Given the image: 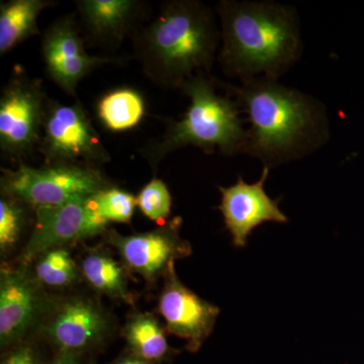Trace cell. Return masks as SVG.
I'll use <instances>...</instances> for the list:
<instances>
[{
    "label": "cell",
    "mask_w": 364,
    "mask_h": 364,
    "mask_svg": "<svg viewBox=\"0 0 364 364\" xmlns=\"http://www.w3.org/2000/svg\"><path fill=\"white\" fill-rule=\"evenodd\" d=\"M228 88L250 124L244 154L265 167L309 156L329 141L327 109L312 95L272 79H251Z\"/></svg>",
    "instance_id": "1"
},
{
    "label": "cell",
    "mask_w": 364,
    "mask_h": 364,
    "mask_svg": "<svg viewBox=\"0 0 364 364\" xmlns=\"http://www.w3.org/2000/svg\"><path fill=\"white\" fill-rule=\"evenodd\" d=\"M219 58L223 71L242 82L279 80L301 58V26L293 6L274 1L222 0Z\"/></svg>",
    "instance_id": "2"
},
{
    "label": "cell",
    "mask_w": 364,
    "mask_h": 364,
    "mask_svg": "<svg viewBox=\"0 0 364 364\" xmlns=\"http://www.w3.org/2000/svg\"><path fill=\"white\" fill-rule=\"evenodd\" d=\"M221 30L210 7L198 0H170L132 38L143 73L164 90H181L198 74H210Z\"/></svg>",
    "instance_id": "3"
},
{
    "label": "cell",
    "mask_w": 364,
    "mask_h": 364,
    "mask_svg": "<svg viewBox=\"0 0 364 364\" xmlns=\"http://www.w3.org/2000/svg\"><path fill=\"white\" fill-rule=\"evenodd\" d=\"M221 82L210 74H198L181 87L189 98L188 111L179 121H170L160 138L141 150L152 168L174 151L193 147L205 154L219 151L225 156L244 154L247 129L241 109L229 88L219 91Z\"/></svg>",
    "instance_id": "4"
},
{
    "label": "cell",
    "mask_w": 364,
    "mask_h": 364,
    "mask_svg": "<svg viewBox=\"0 0 364 364\" xmlns=\"http://www.w3.org/2000/svg\"><path fill=\"white\" fill-rule=\"evenodd\" d=\"M107 186L98 167L78 163H52L36 168L21 162L18 168L1 169L2 193L35 208L88 198Z\"/></svg>",
    "instance_id": "5"
},
{
    "label": "cell",
    "mask_w": 364,
    "mask_h": 364,
    "mask_svg": "<svg viewBox=\"0 0 364 364\" xmlns=\"http://www.w3.org/2000/svg\"><path fill=\"white\" fill-rule=\"evenodd\" d=\"M50 98L39 79L14 74L0 95V150L18 163L39 149Z\"/></svg>",
    "instance_id": "6"
},
{
    "label": "cell",
    "mask_w": 364,
    "mask_h": 364,
    "mask_svg": "<svg viewBox=\"0 0 364 364\" xmlns=\"http://www.w3.org/2000/svg\"><path fill=\"white\" fill-rule=\"evenodd\" d=\"M38 151L44 157L46 164L78 163L97 167L111 160V155L79 102L63 105L49 100Z\"/></svg>",
    "instance_id": "7"
},
{
    "label": "cell",
    "mask_w": 364,
    "mask_h": 364,
    "mask_svg": "<svg viewBox=\"0 0 364 364\" xmlns=\"http://www.w3.org/2000/svg\"><path fill=\"white\" fill-rule=\"evenodd\" d=\"M42 56L47 75L72 97H77L79 83L95 69L122 61L119 57L88 54L73 14L62 16L48 26L42 38Z\"/></svg>",
    "instance_id": "8"
},
{
    "label": "cell",
    "mask_w": 364,
    "mask_h": 364,
    "mask_svg": "<svg viewBox=\"0 0 364 364\" xmlns=\"http://www.w3.org/2000/svg\"><path fill=\"white\" fill-rule=\"evenodd\" d=\"M91 196L76 198L63 205L36 208V224L26 244L23 259L32 260L52 249L105 232L109 223L95 213Z\"/></svg>",
    "instance_id": "9"
},
{
    "label": "cell",
    "mask_w": 364,
    "mask_h": 364,
    "mask_svg": "<svg viewBox=\"0 0 364 364\" xmlns=\"http://www.w3.org/2000/svg\"><path fill=\"white\" fill-rule=\"evenodd\" d=\"M181 225V218H174L166 226L147 233L122 236L112 231L109 242L132 270L152 282L166 274L177 259L191 255V244L179 235Z\"/></svg>",
    "instance_id": "10"
},
{
    "label": "cell",
    "mask_w": 364,
    "mask_h": 364,
    "mask_svg": "<svg viewBox=\"0 0 364 364\" xmlns=\"http://www.w3.org/2000/svg\"><path fill=\"white\" fill-rule=\"evenodd\" d=\"M270 168L263 166L259 181L247 183L241 176L229 188H222L221 210L225 225L236 247H245L253 230L265 222L286 224L289 219L280 210L279 200L265 191Z\"/></svg>",
    "instance_id": "11"
},
{
    "label": "cell",
    "mask_w": 364,
    "mask_h": 364,
    "mask_svg": "<svg viewBox=\"0 0 364 364\" xmlns=\"http://www.w3.org/2000/svg\"><path fill=\"white\" fill-rule=\"evenodd\" d=\"M159 312L167 330L186 340L189 351L196 352L214 330L220 309L181 284L173 265L165 274Z\"/></svg>",
    "instance_id": "12"
},
{
    "label": "cell",
    "mask_w": 364,
    "mask_h": 364,
    "mask_svg": "<svg viewBox=\"0 0 364 364\" xmlns=\"http://www.w3.org/2000/svg\"><path fill=\"white\" fill-rule=\"evenodd\" d=\"M78 23L85 42L117 49L145 25L149 4L141 0H78Z\"/></svg>",
    "instance_id": "13"
},
{
    "label": "cell",
    "mask_w": 364,
    "mask_h": 364,
    "mask_svg": "<svg viewBox=\"0 0 364 364\" xmlns=\"http://www.w3.org/2000/svg\"><path fill=\"white\" fill-rule=\"evenodd\" d=\"M109 318L100 306L85 298L67 299L55 309L45 332L60 351L92 348L107 336Z\"/></svg>",
    "instance_id": "14"
},
{
    "label": "cell",
    "mask_w": 364,
    "mask_h": 364,
    "mask_svg": "<svg viewBox=\"0 0 364 364\" xmlns=\"http://www.w3.org/2000/svg\"><path fill=\"white\" fill-rule=\"evenodd\" d=\"M37 282L21 269L2 268L0 277V344L20 341L43 311Z\"/></svg>",
    "instance_id": "15"
},
{
    "label": "cell",
    "mask_w": 364,
    "mask_h": 364,
    "mask_svg": "<svg viewBox=\"0 0 364 364\" xmlns=\"http://www.w3.org/2000/svg\"><path fill=\"white\" fill-rule=\"evenodd\" d=\"M51 0H9L0 4V55L39 35L40 14L55 6Z\"/></svg>",
    "instance_id": "16"
},
{
    "label": "cell",
    "mask_w": 364,
    "mask_h": 364,
    "mask_svg": "<svg viewBox=\"0 0 364 364\" xmlns=\"http://www.w3.org/2000/svg\"><path fill=\"white\" fill-rule=\"evenodd\" d=\"M145 109L142 95L131 87H119L105 93L97 107L100 123L112 132L135 128L145 116Z\"/></svg>",
    "instance_id": "17"
},
{
    "label": "cell",
    "mask_w": 364,
    "mask_h": 364,
    "mask_svg": "<svg viewBox=\"0 0 364 364\" xmlns=\"http://www.w3.org/2000/svg\"><path fill=\"white\" fill-rule=\"evenodd\" d=\"M126 339L134 355L151 363L161 360L169 352L164 330L149 314H139L129 320Z\"/></svg>",
    "instance_id": "18"
},
{
    "label": "cell",
    "mask_w": 364,
    "mask_h": 364,
    "mask_svg": "<svg viewBox=\"0 0 364 364\" xmlns=\"http://www.w3.org/2000/svg\"><path fill=\"white\" fill-rule=\"evenodd\" d=\"M81 272L91 287L111 298L130 301L126 275L116 260L102 253H91L81 263Z\"/></svg>",
    "instance_id": "19"
},
{
    "label": "cell",
    "mask_w": 364,
    "mask_h": 364,
    "mask_svg": "<svg viewBox=\"0 0 364 364\" xmlns=\"http://www.w3.org/2000/svg\"><path fill=\"white\" fill-rule=\"evenodd\" d=\"M36 275L46 286L66 287L75 282L77 268L68 250L55 248L40 256L36 265Z\"/></svg>",
    "instance_id": "20"
},
{
    "label": "cell",
    "mask_w": 364,
    "mask_h": 364,
    "mask_svg": "<svg viewBox=\"0 0 364 364\" xmlns=\"http://www.w3.org/2000/svg\"><path fill=\"white\" fill-rule=\"evenodd\" d=\"M95 213L105 222L129 224L136 207V198L128 191L107 186L91 196Z\"/></svg>",
    "instance_id": "21"
},
{
    "label": "cell",
    "mask_w": 364,
    "mask_h": 364,
    "mask_svg": "<svg viewBox=\"0 0 364 364\" xmlns=\"http://www.w3.org/2000/svg\"><path fill=\"white\" fill-rule=\"evenodd\" d=\"M26 203L4 195L0 200V250H13L25 231L28 213Z\"/></svg>",
    "instance_id": "22"
},
{
    "label": "cell",
    "mask_w": 364,
    "mask_h": 364,
    "mask_svg": "<svg viewBox=\"0 0 364 364\" xmlns=\"http://www.w3.org/2000/svg\"><path fill=\"white\" fill-rule=\"evenodd\" d=\"M136 198V207L152 221H163L171 213V196L161 179L153 178L148 182Z\"/></svg>",
    "instance_id": "23"
},
{
    "label": "cell",
    "mask_w": 364,
    "mask_h": 364,
    "mask_svg": "<svg viewBox=\"0 0 364 364\" xmlns=\"http://www.w3.org/2000/svg\"><path fill=\"white\" fill-rule=\"evenodd\" d=\"M2 364H39L35 351L30 346H20Z\"/></svg>",
    "instance_id": "24"
},
{
    "label": "cell",
    "mask_w": 364,
    "mask_h": 364,
    "mask_svg": "<svg viewBox=\"0 0 364 364\" xmlns=\"http://www.w3.org/2000/svg\"><path fill=\"white\" fill-rule=\"evenodd\" d=\"M78 353L75 352L60 351L57 358L52 364H78Z\"/></svg>",
    "instance_id": "25"
},
{
    "label": "cell",
    "mask_w": 364,
    "mask_h": 364,
    "mask_svg": "<svg viewBox=\"0 0 364 364\" xmlns=\"http://www.w3.org/2000/svg\"><path fill=\"white\" fill-rule=\"evenodd\" d=\"M114 364H153L151 361L145 360V359L138 358L136 355L126 356L117 360Z\"/></svg>",
    "instance_id": "26"
}]
</instances>
